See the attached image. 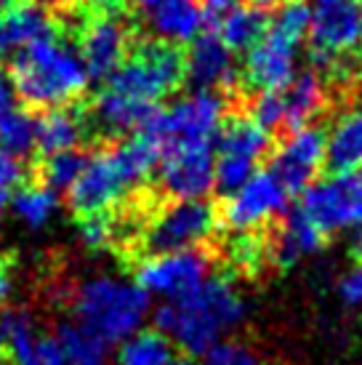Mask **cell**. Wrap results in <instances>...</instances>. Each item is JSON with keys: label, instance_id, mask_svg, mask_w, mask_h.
Segmentation results:
<instances>
[{"label": "cell", "instance_id": "6da1fadb", "mask_svg": "<svg viewBox=\"0 0 362 365\" xmlns=\"http://www.w3.org/2000/svg\"><path fill=\"white\" fill-rule=\"evenodd\" d=\"M245 304L227 277H205L192 294L155 309V331L173 339L190 357L205 355L242 320Z\"/></svg>", "mask_w": 362, "mask_h": 365}, {"label": "cell", "instance_id": "7a4b0ae2", "mask_svg": "<svg viewBox=\"0 0 362 365\" xmlns=\"http://www.w3.org/2000/svg\"><path fill=\"white\" fill-rule=\"evenodd\" d=\"M11 83L30 107H67L88 88V70L81 53L53 32L11 56Z\"/></svg>", "mask_w": 362, "mask_h": 365}, {"label": "cell", "instance_id": "3957f363", "mask_svg": "<svg viewBox=\"0 0 362 365\" xmlns=\"http://www.w3.org/2000/svg\"><path fill=\"white\" fill-rule=\"evenodd\" d=\"M72 314L78 325L96 334L107 344L125 341L150 314V294L139 283L110 274H96L72 294Z\"/></svg>", "mask_w": 362, "mask_h": 365}, {"label": "cell", "instance_id": "277c9868", "mask_svg": "<svg viewBox=\"0 0 362 365\" xmlns=\"http://www.w3.org/2000/svg\"><path fill=\"white\" fill-rule=\"evenodd\" d=\"M224 115H227V96L219 91L197 88L195 93L176 99L171 107H155L150 120L136 133L152 139L162 153L173 147L213 144Z\"/></svg>", "mask_w": 362, "mask_h": 365}, {"label": "cell", "instance_id": "5b68a950", "mask_svg": "<svg viewBox=\"0 0 362 365\" xmlns=\"http://www.w3.org/2000/svg\"><path fill=\"white\" fill-rule=\"evenodd\" d=\"M187 81V56L176 43L141 41L136 43L125 61L107 78V88L120 91L141 102H157Z\"/></svg>", "mask_w": 362, "mask_h": 365}, {"label": "cell", "instance_id": "8992f818", "mask_svg": "<svg viewBox=\"0 0 362 365\" xmlns=\"http://www.w3.org/2000/svg\"><path fill=\"white\" fill-rule=\"evenodd\" d=\"M309 46L317 70H336L346 56L362 51L360 0H314L309 6Z\"/></svg>", "mask_w": 362, "mask_h": 365}, {"label": "cell", "instance_id": "52a82bcc", "mask_svg": "<svg viewBox=\"0 0 362 365\" xmlns=\"http://www.w3.org/2000/svg\"><path fill=\"white\" fill-rule=\"evenodd\" d=\"M301 213L325 235L362 227V173L333 171L301 192Z\"/></svg>", "mask_w": 362, "mask_h": 365}, {"label": "cell", "instance_id": "ba28073f", "mask_svg": "<svg viewBox=\"0 0 362 365\" xmlns=\"http://www.w3.org/2000/svg\"><path fill=\"white\" fill-rule=\"evenodd\" d=\"M216 230V211L205 200H176L165 205L141 230L139 248L144 256L171 254L184 248H197Z\"/></svg>", "mask_w": 362, "mask_h": 365}, {"label": "cell", "instance_id": "9c48e42d", "mask_svg": "<svg viewBox=\"0 0 362 365\" xmlns=\"http://www.w3.org/2000/svg\"><path fill=\"white\" fill-rule=\"evenodd\" d=\"M208 267L211 262L200 248H184L171 254L144 256V262L136 267V280L147 294L179 302L208 277Z\"/></svg>", "mask_w": 362, "mask_h": 365}, {"label": "cell", "instance_id": "30bf717a", "mask_svg": "<svg viewBox=\"0 0 362 365\" xmlns=\"http://www.w3.org/2000/svg\"><path fill=\"white\" fill-rule=\"evenodd\" d=\"M128 192H131V187L118 168L110 147H104L99 153L88 155L83 173L67 190V205L78 219H83L90 213L112 211Z\"/></svg>", "mask_w": 362, "mask_h": 365}, {"label": "cell", "instance_id": "8fae6325", "mask_svg": "<svg viewBox=\"0 0 362 365\" xmlns=\"http://www.w3.org/2000/svg\"><path fill=\"white\" fill-rule=\"evenodd\" d=\"M131 51V30L123 14H93L81 30V53L88 78L107 81Z\"/></svg>", "mask_w": 362, "mask_h": 365}, {"label": "cell", "instance_id": "7c38bea8", "mask_svg": "<svg viewBox=\"0 0 362 365\" xmlns=\"http://www.w3.org/2000/svg\"><path fill=\"white\" fill-rule=\"evenodd\" d=\"M291 192L272 171L253 173L224 203V222L232 230H259L269 219L288 211Z\"/></svg>", "mask_w": 362, "mask_h": 365}, {"label": "cell", "instance_id": "4fadbf2b", "mask_svg": "<svg viewBox=\"0 0 362 365\" xmlns=\"http://www.w3.org/2000/svg\"><path fill=\"white\" fill-rule=\"evenodd\" d=\"M213 144L173 147L160 158V190L176 200H202L213 190Z\"/></svg>", "mask_w": 362, "mask_h": 365}, {"label": "cell", "instance_id": "5bb4252c", "mask_svg": "<svg viewBox=\"0 0 362 365\" xmlns=\"http://www.w3.org/2000/svg\"><path fill=\"white\" fill-rule=\"evenodd\" d=\"M325 165V131L317 125H304L291 131L288 139L272 155L269 171L282 182L288 192H304Z\"/></svg>", "mask_w": 362, "mask_h": 365}, {"label": "cell", "instance_id": "9a60e30c", "mask_svg": "<svg viewBox=\"0 0 362 365\" xmlns=\"http://www.w3.org/2000/svg\"><path fill=\"white\" fill-rule=\"evenodd\" d=\"M301 43L277 32L274 27H267L264 38L245 59V70H242V81L245 88L253 91H282L296 75V53H299Z\"/></svg>", "mask_w": 362, "mask_h": 365}, {"label": "cell", "instance_id": "2e32d148", "mask_svg": "<svg viewBox=\"0 0 362 365\" xmlns=\"http://www.w3.org/2000/svg\"><path fill=\"white\" fill-rule=\"evenodd\" d=\"M157 104L152 102H141V99H133V96H125L120 91H112V88H104V91L93 99L90 110L86 112L88 118V128L90 133L96 131L101 133L104 139H123L128 133H136L150 120V115L155 112Z\"/></svg>", "mask_w": 362, "mask_h": 365}, {"label": "cell", "instance_id": "e0dca14e", "mask_svg": "<svg viewBox=\"0 0 362 365\" xmlns=\"http://www.w3.org/2000/svg\"><path fill=\"white\" fill-rule=\"evenodd\" d=\"M187 78L205 91L232 88V83H237L232 51L213 30L200 32L192 41V48L187 53Z\"/></svg>", "mask_w": 362, "mask_h": 365}, {"label": "cell", "instance_id": "ac0fdd59", "mask_svg": "<svg viewBox=\"0 0 362 365\" xmlns=\"http://www.w3.org/2000/svg\"><path fill=\"white\" fill-rule=\"evenodd\" d=\"M56 32L48 11L35 0H14L9 9L0 14V61L11 59L14 53L27 48L30 43L43 41Z\"/></svg>", "mask_w": 362, "mask_h": 365}, {"label": "cell", "instance_id": "d6986e66", "mask_svg": "<svg viewBox=\"0 0 362 365\" xmlns=\"http://www.w3.org/2000/svg\"><path fill=\"white\" fill-rule=\"evenodd\" d=\"M322 245H325V232L304 216L301 208H296L285 213L280 230L267 237V256L277 267H293L304 256L317 254Z\"/></svg>", "mask_w": 362, "mask_h": 365}, {"label": "cell", "instance_id": "ffe728a7", "mask_svg": "<svg viewBox=\"0 0 362 365\" xmlns=\"http://www.w3.org/2000/svg\"><path fill=\"white\" fill-rule=\"evenodd\" d=\"M90 133L88 118L78 107H51L35 118V150L43 155H53L61 150L81 147Z\"/></svg>", "mask_w": 362, "mask_h": 365}, {"label": "cell", "instance_id": "44dd1931", "mask_svg": "<svg viewBox=\"0 0 362 365\" xmlns=\"http://www.w3.org/2000/svg\"><path fill=\"white\" fill-rule=\"evenodd\" d=\"M325 163L331 171H362V104L341 112L325 133Z\"/></svg>", "mask_w": 362, "mask_h": 365}, {"label": "cell", "instance_id": "7402d4cb", "mask_svg": "<svg viewBox=\"0 0 362 365\" xmlns=\"http://www.w3.org/2000/svg\"><path fill=\"white\" fill-rule=\"evenodd\" d=\"M282 104H285V123L282 131H299L320 115L325 107V83L320 72L306 70L293 75V81L282 88Z\"/></svg>", "mask_w": 362, "mask_h": 365}, {"label": "cell", "instance_id": "603a6c76", "mask_svg": "<svg viewBox=\"0 0 362 365\" xmlns=\"http://www.w3.org/2000/svg\"><path fill=\"white\" fill-rule=\"evenodd\" d=\"M150 24L160 41L168 43H192L205 27L202 9L197 0H160L152 9Z\"/></svg>", "mask_w": 362, "mask_h": 365}, {"label": "cell", "instance_id": "cb8c5ba5", "mask_svg": "<svg viewBox=\"0 0 362 365\" xmlns=\"http://www.w3.org/2000/svg\"><path fill=\"white\" fill-rule=\"evenodd\" d=\"M216 150L219 155H237V158H248V160L259 163L264 155L269 153V133L262 125L248 118V115H234V118H224L219 131H216Z\"/></svg>", "mask_w": 362, "mask_h": 365}, {"label": "cell", "instance_id": "d4e9b609", "mask_svg": "<svg viewBox=\"0 0 362 365\" xmlns=\"http://www.w3.org/2000/svg\"><path fill=\"white\" fill-rule=\"evenodd\" d=\"M219 38L224 41V46L234 51H251L256 43L264 38V32L269 27L267 14L253 6H237L234 11H229L219 24Z\"/></svg>", "mask_w": 362, "mask_h": 365}, {"label": "cell", "instance_id": "484cf974", "mask_svg": "<svg viewBox=\"0 0 362 365\" xmlns=\"http://www.w3.org/2000/svg\"><path fill=\"white\" fill-rule=\"evenodd\" d=\"M56 339L61 341L67 365H107L110 360V344L78 323H61Z\"/></svg>", "mask_w": 362, "mask_h": 365}, {"label": "cell", "instance_id": "4316f807", "mask_svg": "<svg viewBox=\"0 0 362 365\" xmlns=\"http://www.w3.org/2000/svg\"><path fill=\"white\" fill-rule=\"evenodd\" d=\"M173 360L171 339L160 331H136L118 352V365H171Z\"/></svg>", "mask_w": 362, "mask_h": 365}, {"label": "cell", "instance_id": "83f0119b", "mask_svg": "<svg viewBox=\"0 0 362 365\" xmlns=\"http://www.w3.org/2000/svg\"><path fill=\"white\" fill-rule=\"evenodd\" d=\"M9 203L19 222H24L32 230H38L43 224H48L51 216L56 213V208H59V192L48 190L46 184H27V187H19L14 192Z\"/></svg>", "mask_w": 362, "mask_h": 365}, {"label": "cell", "instance_id": "f1b7e54d", "mask_svg": "<svg viewBox=\"0 0 362 365\" xmlns=\"http://www.w3.org/2000/svg\"><path fill=\"white\" fill-rule=\"evenodd\" d=\"M88 163V153L75 147V150H61V153L53 155H43V163L38 165V176H41V184H46L53 192H67L75 179L83 173Z\"/></svg>", "mask_w": 362, "mask_h": 365}, {"label": "cell", "instance_id": "f546056e", "mask_svg": "<svg viewBox=\"0 0 362 365\" xmlns=\"http://www.w3.org/2000/svg\"><path fill=\"white\" fill-rule=\"evenodd\" d=\"M0 153L19 160L35 153V118L27 110L11 107L0 115Z\"/></svg>", "mask_w": 362, "mask_h": 365}, {"label": "cell", "instance_id": "4dcf8cb0", "mask_svg": "<svg viewBox=\"0 0 362 365\" xmlns=\"http://www.w3.org/2000/svg\"><path fill=\"white\" fill-rule=\"evenodd\" d=\"M234 237L229 240L227 256L234 269H240L245 274H259L262 272L264 262L269 259L267 256V237L262 232H253V230H234Z\"/></svg>", "mask_w": 362, "mask_h": 365}, {"label": "cell", "instance_id": "1f68e13d", "mask_svg": "<svg viewBox=\"0 0 362 365\" xmlns=\"http://www.w3.org/2000/svg\"><path fill=\"white\" fill-rule=\"evenodd\" d=\"M256 173V163L237 155H219L213 165V190L229 197Z\"/></svg>", "mask_w": 362, "mask_h": 365}, {"label": "cell", "instance_id": "d6a6232c", "mask_svg": "<svg viewBox=\"0 0 362 365\" xmlns=\"http://www.w3.org/2000/svg\"><path fill=\"white\" fill-rule=\"evenodd\" d=\"M248 118L256 125H262L267 133L282 131L285 123V104H282V91H259L248 104Z\"/></svg>", "mask_w": 362, "mask_h": 365}, {"label": "cell", "instance_id": "836d02e7", "mask_svg": "<svg viewBox=\"0 0 362 365\" xmlns=\"http://www.w3.org/2000/svg\"><path fill=\"white\" fill-rule=\"evenodd\" d=\"M269 27L301 43L309 32V6L304 0H285L274 14V21H269Z\"/></svg>", "mask_w": 362, "mask_h": 365}, {"label": "cell", "instance_id": "e575fe53", "mask_svg": "<svg viewBox=\"0 0 362 365\" xmlns=\"http://www.w3.org/2000/svg\"><path fill=\"white\" fill-rule=\"evenodd\" d=\"M78 235L86 248L90 251H101L115 240V216L110 211L107 213H90L83 216L78 222Z\"/></svg>", "mask_w": 362, "mask_h": 365}, {"label": "cell", "instance_id": "d590c367", "mask_svg": "<svg viewBox=\"0 0 362 365\" xmlns=\"http://www.w3.org/2000/svg\"><path fill=\"white\" fill-rule=\"evenodd\" d=\"M202 365H259L256 355L248 344L242 341H219L205 352Z\"/></svg>", "mask_w": 362, "mask_h": 365}, {"label": "cell", "instance_id": "8d00e7d4", "mask_svg": "<svg viewBox=\"0 0 362 365\" xmlns=\"http://www.w3.org/2000/svg\"><path fill=\"white\" fill-rule=\"evenodd\" d=\"M338 296L343 299V304L360 307L362 304V262L352 267L349 272L341 274L338 280Z\"/></svg>", "mask_w": 362, "mask_h": 365}, {"label": "cell", "instance_id": "74e56055", "mask_svg": "<svg viewBox=\"0 0 362 365\" xmlns=\"http://www.w3.org/2000/svg\"><path fill=\"white\" fill-rule=\"evenodd\" d=\"M27 176V168H24V160L14 158V155L0 153V184L11 190V187H19Z\"/></svg>", "mask_w": 362, "mask_h": 365}, {"label": "cell", "instance_id": "f35d334b", "mask_svg": "<svg viewBox=\"0 0 362 365\" xmlns=\"http://www.w3.org/2000/svg\"><path fill=\"white\" fill-rule=\"evenodd\" d=\"M240 6V0H202V19H205V24H211V27H216L219 21L229 14V11H234Z\"/></svg>", "mask_w": 362, "mask_h": 365}, {"label": "cell", "instance_id": "ab89813d", "mask_svg": "<svg viewBox=\"0 0 362 365\" xmlns=\"http://www.w3.org/2000/svg\"><path fill=\"white\" fill-rule=\"evenodd\" d=\"M16 102V91H14V83H11V75L6 70H0V115L9 112Z\"/></svg>", "mask_w": 362, "mask_h": 365}, {"label": "cell", "instance_id": "60d3db41", "mask_svg": "<svg viewBox=\"0 0 362 365\" xmlns=\"http://www.w3.org/2000/svg\"><path fill=\"white\" fill-rule=\"evenodd\" d=\"M90 14H123L128 0H83Z\"/></svg>", "mask_w": 362, "mask_h": 365}, {"label": "cell", "instance_id": "b9f144b4", "mask_svg": "<svg viewBox=\"0 0 362 365\" xmlns=\"http://www.w3.org/2000/svg\"><path fill=\"white\" fill-rule=\"evenodd\" d=\"M9 294H11V277H9V269H6V262L0 264V312H3V307L9 302Z\"/></svg>", "mask_w": 362, "mask_h": 365}, {"label": "cell", "instance_id": "7bdbcfd3", "mask_svg": "<svg viewBox=\"0 0 362 365\" xmlns=\"http://www.w3.org/2000/svg\"><path fill=\"white\" fill-rule=\"evenodd\" d=\"M38 6H43L46 11H64L67 6H72L75 0H35Z\"/></svg>", "mask_w": 362, "mask_h": 365}, {"label": "cell", "instance_id": "ee69618b", "mask_svg": "<svg viewBox=\"0 0 362 365\" xmlns=\"http://www.w3.org/2000/svg\"><path fill=\"white\" fill-rule=\"evenodd\" d=\"M282 3H285V0H248V6H253V9L264 11V14H267L269 9H280Z\"/></svg>", "mask_w": 362, "mask_h": 365}, {"label": "cell", "instance_id": "f6af8a7d", "mask_svg": "<svg viewBox=\"0 0 362 365\" xmlns=\"http://www.w3.org/2000/svg\"><path fill=\"white\" fill-rule=\"evenodd\" d=\"M352 254L362 262V227L354 230V235H352Z\"/></svg>", "mask_w": 362, "mask_h": 365}, {"label": "cell", "instance_id": "bcb514c9", "mask_svg": "<svg viewBox=\"0 0 362 365\" xmlns=\"http://www.w3.org/2000/svg\"><path fill=\"white\" fill-rule=\"evenodd\" d=\"M9 200H11V195H9V190L0 184V216H3V211H6V205H9Z\"/></svg>", "mask_w": 362, "mask_h": 365}, {"label": "cell", "instance_id": "7dc6e473", "mask_svg": "<svg viewBox=\"0 0 362 365\" xmlns=\"http://www.w3.org/2000/svg\"><path fill=\"white\" fill-rule=\"evenodd\" d=\"M133 6H139V9H155L160 0H131Z\"/></svg>", "mask_w": 362, "mask_h": 365}, {"label": "cell", "instance_id": "c3c4849f", "mask_svg": "<svg viewBox=\"0 0 362 365\" xmlns=\"http://www.w3.org/2000/svg\"><path fill=\"white\" fill-rule=\"evenodd\" d=\"M171 365H200V363H197V360H195V357H190V355H187V357H181V360H173Z\"/></svg>", "mask_w": 362, "mask_h": 365}, {"label": "cell", "instance_id": "681fc988", "mask_svg": "<svg viewBox=\"0 0 362 365\" xmlns=\"http://www.w3.org/2000/svg\"><path fill=\"white\" fill-rule=\"evenodd\" d=\"M11 3H14V0H0V14H3V11H6V9H9V6H11Z\"/></svg>", "mask_w": 362, "mask_h": 365}, {"label": "cell", "instance_id": "f907efd6", "mask_svg": "<svg viewBox=\"0 0 362 365\" xmlns=\"http://www.w3.org/2000/svg\"><path fill=\"white\" fill-rule=\"evenodd\" d=\"M0 365H11V363H9V357H6V355H0Z\"/></svg>", "mask_w": 362, "mask_h": 365}, {"label": "cell", "instance_id": "816d5d0a", "mask_svg": "<svg viewBox=\"0 0 362 365\" xmlns=\"http://www.w3.org/2000/svg\"><path fill=\"white\" fill-rule=\"evenodd\" d=\"M0 264H3V259H0Z\"/></svg>", "mask_w": 362, "mask_h": 365}, {"label": "cell", "instance_id": "f5cc1de1", "mask_svg": "<svg viewBox=\"0 0 362 365\" xmlns=\"http://www.w3.org/2000/svg\"><path fill=\"white\" fill-rule=\"evenodd\" d=\"M360 3H362V0H360Z\"/></svg>", "mask_w": 362, "mask_h": 365}]
</instances>
